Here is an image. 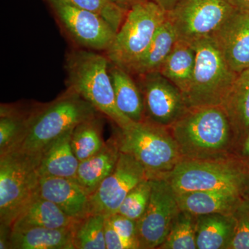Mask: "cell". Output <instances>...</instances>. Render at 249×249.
Here are the masks:
<instances>
[{
	"instance_id": "cell-14",
	"label": "cell",
	"mask_w": 249,
	"mask_h": 249,
	"mask_svg": "<svg viewBox=\"0 0 249 249\" xmlns=\"http://www.w3.org/2000/svg\"><path fill=\"white\" fill-rule=\"evenodd\" d=\"M210 38L232 71L249 68V16L236 9Z\"/></svg>"
},
{
	"instance_id": "cell-9",
	"label": "cell",
	"mask_w": 249,
	"mask_h": 249,
	"mask_svg": "<svg viewBox=\"0 0 249 249\" xmlns=\"http://www.w3.org/2000/svg\"><path fill=\"white\" fill-rule=\"evenodd\" d=\"M235 10L230 0H180L167 19L178 40L193 45L211 37Z\"/></svg>"
},
{
	"instance_id": "cell-24",
	"label": "cell",
	"mask_w": 249,
	"mask_h": 249,
	"mask_svg": "<svg viewBox=\"0 0 249 249\" xmlns=\"http://www.w3.org/2000/svg\"><path fill=\"white\" fill-rule=\"evenodd\" d=\"M178 40L173 26L167 19L156 33L145 53L127 72L131 75L140 76L160 71Z\"/></svg>"
},
{
	"instance_id": "cell-39",
	"label": "cell",
	"mask_w": 249,
	"mask_h": 249,
	"mask_svg": "<svg viewBox=\"0 0 249 249\" xmlns=\"http://www.w3.org/2000/svg\"><path fill=\"white\" fill-rule=\"evenodd\" d=\"M151 1L158 4L166 12H168L175 7V5L178 4L180 0H151Z\"/></svg>"
},
{
	"instance_id": "cell-4",
	"label": "cell",
	"mask_w": 249,
	"mask_h": 249,
	"mask_svg": "<svg viewBox=\"0 0 249 249\" xmlns=\"http://www.w3.org/2000/svg\"><path fill=\"white\" fill-rule=\"evenodd\" d=\"M97 112L84 98L67 88L53 102L37 107L25 137L15 149L42 154L54 141L80 123L97 116Z\"/></svg>"
},
{
	"instance_id": "cell-10",
	"label": "cell",
	"mask_w": 249,
	"mask_h": 249,
	"mask_svg": "<svg viewBox=\"0 0 249 249\" xmlns=\"http://www.w3.org/2000/svg\"><path fill=\"white\" fill-rule=\"evenodd\" d=\"M49 1L62 29L77 45L105 52L111 47L117 32L102 16L65 0Z\"/></svg>"
},
{
	"instance_id": "cell-20",
	"label": "cell",
	"mask_w": 249,
	"mask_h": 249,
	"mask_svg": "<svg viewBox=\"0 0 249 249\" xmlns=\"http://www.w3.org/2000/svg\"><path fill=\"white\" fill-rule=\"evenodd\" d=\"M222 107L231 125L236 147L249 134V68L238 73Z\"/></svg>"
},
{
	"instance_id": "cell-1",
	"label": "cell",
	"mask_w": 249,
	"mask_h": 249,
	"mask_svg": "<svg viewBox=\"0 0 249 249\" xmlns=\"http://www.w3.org/2000/svg\"><path fill=\"white\" fill-rule=\"evenodd\" d=\"M169 129L183 160L233 157L235 137L222 106L190 108Z\"/></svg>"
},
{
	"instance_id": "cell-17",
	"label": "cell",
	"mask_w": 249,
	"mask_h": 249,
	"mask_svg": "<svg viewBox=\"0 0 249 249\" xmlns=\"http://www.w3.org/2000/svg\"><path fill=\"white\" fill-rule=\"evenodd\" d=\"M117 137L114 133L106 142L101 151L80 162L74 179L91 196L115 168L120 156Z\"/></svg>"
},
{
	"instance_id": "cell-19",
	"label": "cell",
	"mask_w": 249,
	"mask_h": 249,
	"mask_svg": "<svg viewBox=\"0 0 249 249\" xmlns=\"http://www.w3.org/2000/svg\"><path fill=\"white\" fill-rule=\"evenodd\" d=\"M72 131L50 144L41 154L38 172L43 178H74L80 161L71 145Z\"/></svg>"
},
{
	"instance_id": "cell-31",
	"label": "cell",
	"mask_w": 249,
	"mask_h": 249,
	"mask_svg": "<svg viewBox=\"0 0 249 249\" xmlns=\"http://www.w3.org/2000/svg\"><path fill=\"white\" fill-rule=\"evenodd\" d=\"M77 7L92 11L104 18L116 32L124 22L127 11L111 2L110 0H65Z\"/></svg>"
},
{
	"instance_id": "cell-28",
	"label": "cell",
	"mask_w": 249,
	"mask_h": 249,
	"mask_svg": "<svg viewBox=\"0 0 249 249\" xmlns=\"http://www.w3.org/2000/svg\"><path fill=\"white\" fill-rule=\"evenodd\" d=\"M106 217L89 214L76 221L72 227L75 249H106L105 242Z\"/></svg>"
},
{
	"instance_id": "cell-18",
	"label": "cell",
	"mask_w": 249,
	"mask_h": 249,
	"mask_svg": "<svg viewBox=\"0 0 249 249\" xmlns=\"http://www.w3.org/2000/svg\"><path fill=\"white\" fill-rule=\"evenodd\" d=\"M245 196L231 191H194L177 194L180 210L196 216L232 214Z\"/></svg>"
},
{
	"instance_id": "cell-8",
	"label": "cell",
	"mask_w": 249,
	"mask_h": 249,
	"mask_svg": "<svg viewBox=\"0 0 249 249\" xmlns=\"http://www.w3.org/2000/svg\"><path fill=\"white\" fill-rule=\"evenodd\" d=\"M193 45L196 62L191 85L183 94L187 106H222L238 73L228 65L210 37Z\"/></svg>"
},
{
	"instance_id": "cell-29",
	"label": "cell",
	"mask_w": 249,
	"mask_h": 249,
	"mask_svg": "<svg viewBox=\"0 0 249 249\" xmlns=\"http://www.w3.org/2000/svg\"><path fill=\"white\" fill-rule=\"evenodd\" d=\"M196 216L180 210L160 249H197Z\"/></svg>"
},
{
	"instance_id": "cell-15",
	"label": "cell",
	"mask_w": 249,
	"mask_h": 249,
	"mask_svg": "<svg viewBox=\"0 0 249 249\" xmlns=\"http://www.w3.org/2000/svg\"><path fill=\"white\" fill-rule=\"evenodd\" d=\"M37 194L75 220L89 214V195L74 178L40 177Z\"/></svg>"
},
{
	"instance_id": "cell-21",
	"label": "cell",
	"mask_w": 249,
	"mask_h": 249,
	"mask_svg": "<svg viewBox=\"0 0 249 249\" xmlns=\"http://www.w3.org/2000/svg\"><path fill=\"white\" fill-rule=\"evenodd\" d=\"M235 227L233 214L196 216L197 249H229L235 235Z\"/></svg>"
},
{
	"instance_id": "cell-2",
	"label": "cell",
	"mask_w": 249,
	"mask_h": 249,
	"mask_svg": "<svg viewBox=\"0 0 249 249\" xmlns=\"http://www.w3.org/2000/svg\"><path fill=\"white\" fill-rule=\"evenodd\" d=\"M109 64L106 55L88 49L73 51L67 58V88L79 94L117 127L124 128L132 121L116 106Z\"/></svg>"
},
{
	"instance_id": "cell-34",
	"label": "cell",
	"mask_w": 249,
	"mask_h": 249,
	"mask_svg": "<svg viewBox=\"0 0 249 249\" xmlns=\"http://www.w3.org/2000/svg\"><path fill=\"white\" fill-rule=\"evenodd\" d=\"M105 242L106 249H127L124 240L106 217L105 222Z\"/></svg>"
},
{
	"instance_id": "cell-22",
	"label": "cell",
	"mask_w": 249,
	"mask_h": 249,
	"mask_svg": "<svg viewBox=\"0 0 249 249\" xmlns=\"http://www.w3.org/2000/svg\"><path fill=\"white\" fill-rule=\"evenodd\" d=\"M109 71L119 110L132 122L145 121L143 99L138 83L129 72L111 62Z\"/></svg>"
},
{
	"instance_id": "cell-12",
	"label": "cell",
	"mask_w": 249,
	"mask_h": 249,
	"mask_svg": "<svg viewBox=\"0 0 249 249\" xmlns=\"http://www.w3.org/2000/svg\"><path fill=\"white\" fill-rule=\"evenodd\" d=\"M137 76L145 121L169 128L190 109L182 92L160 71Z\"/></svg>"
},
{
	"instance_id": "cell-23",
	"label": "cell",
	"mask_w": 249,
	"mask_h": 249,
	"mask_svg": "<svg viewBox=\"0 0 249 249\" xmlns=\"http://www.w3.org/2000/svg\"><path fill=\"white\" fill-rule=\"evenodd\" d=\"M11 249H75L72 227L12 230Z\"/></svg>"
},
{
	"instance_id": "cell-5",
	"label": "cell",
	"mask_w": 249,
	"mask_h": 249,
	"mask_svg": "<svg viewBox=\"0 0 249 249\" xmlns=\"http://www.w3.org/2000/svg\"><path fill=\"white\" fill-rule=\"evenodd\" d=\"M165 179L177 194L231 191L245 196L249 190V170L234 156L222 160H183Z\"/></svg>"
},
{
	"instance_id": "cell-36",
	"label": "cell",
	"mask_w": 249,
	"mask_h": 249,
	"mask_svg": "<svg viewBox=\"0 0 249 249\" xmlns=\"http://www.w3.org/2000/svg\"><path fill=\"white\" fill-rule=\"evenodd\" d=\"M11 227L0 224V249H11Z\"/></svg>"
},
{
	"instance_id": "cell-37",
	"label": "cell",
	"mask_w": 249,
	"mask_h": 249,
	"mask_svg": "<svg viewBox=\"0 0 249 249\" xmlns=\"http://www.w3.org/2000/svg\"><path fill=\"white\" fill-rule=\"evenodd\" d=\"M237 11L249 16V0H230Z\"/></svg>"
},
{
	"instance_id": "cell-40",
	"label": "cell",
	"mask_w": 249,
	"mask_h": 249,
	"mask_svg": "<svg viewBox=\"0 0 249 249\" xmlns=\"http://www.w3.org/2000/svg\"><path fill=\"white\" fill-rule=\"evenodd\" d=\"M245 196L246 197L248 198V199H249V190L248 192H247V194H246Z\"/></svg>"
},
{
	"instance_id": "cell-38",
	"label": "cell",
	"mask_w": 249,
	"mask_h": 249,
	"mask_svg": "<svg viewBox=\"0 0 249 249\" xmlns=\"http://www.w3.org/2000/svg\"><path fill=\"white\" fill-rule=\"evenodd\" d=\"M111 2L119 6L121 9L127 11L130 9L134 5L137 4L142 0H110Z\"/></svg>"
},
{
	"instance_id": "cell-35",
	"label": "cell",
	"mask_w": 249,
	"mask_h": 249,
	"mask_svg": "<svg viewBox=\"0 0 249 249\" xmlns=\"http://www.w3.org/2000/svg\"><path fill=\"white\" fill-rule=\"evenodd\" d=\"M233 156L249 170V134L236 146Z\"/></svg>"
},
{
	"instance_id": "cell-32",
	"label": "cell",
	"mask_w": 249,
	"mask_h": 249,
	"mask_svg": "<svg viewBox=\"0 0 249 249\" xmlns=\"http://www.w3.org/2000/svg\"><path fill=\"white\" fill-rule=\"evenodd\" d=\"M235 235L229 249H249V199L243 198L233 212Z\"/></svg>"
},
{
	"instance_id": "cell-6",
	"label": "cell",
	"mask_w": 249,
	"mask_h": 249,
	"mask_svg": "<svg viewBox=\"0 0 249 249\" xmlns=\"http://www.w3.org/2000/svg\"><path fill=\"white\" fill-rule=\"evenodd\" d=\"M166 19V11L154 1H139L127 11L105 55L111 63L128 71L145 53Z\"/></svg>"
},
{
	"instance_id": "cell-3",
	"label": "cell",
	"mask_w": 249,
	"mask_h": 249,
	"mask_svg": "<svg viewBox=\"0 0 249 249\" xmlns=\"http://www.w3.org/2000/svg\"><path fill=\"white\" fill-rule=\"evenodd\" d=\"M115 134L121 152L132 155L148 179L166 178L183 160L168 127L143 121L118 127Z\"/></svg>"
},
{
	"instance_id": "cell-25",
	"label": "cell",
	"mask_w": 249,
	"mask_h": 249,
	"mask_svg": "<svg viewBox=\"0 0 249 249\" xmlns=\"http://www.w3.org/2000/svg\"><path fill=\"white\" fill-rule=\"evenodd\" d=\"M196 62V52L193 45L178 40L160 72L183 95L191 85Z\"/></svg>"
},
{
	"instance_id": "cell-33",
	"label": "cell",
	"mask_w": 249,
	"mask_h": 249,
	"mask_svg": "<svg viewBox=\"0 0 249 249\" xmlns=\"http://www.w3.org/2000/svg\"><path fill=\"white\" fill-rule=\"evenodd\" d=\"M106 217L124 240L127 249H139L137 221L118 213Z\"/></svg>"
},
{
	"instance_id": "cell-30",
	"label": "cell",
	"mask_w": 249,
	"mask_h": 249,
	"mask_svg": "<svg viewBox=\"0 0 249 249\" xmlns=\"http://www.w3.org/2000/svg\"><path fill=\"white\" fill-rule=\"evenodd\" d=\"M151 188L150 179L147 178L139 183L125 196L118 213L137 222L147 209Z\"/></svg>"
},
{
	"instance_id": "cell-16",
	"label": "cell",
	"mask_w": 249,
	"mask_h": 249,
	"mask_svg": "<svg viewBox=\"0 0 249 249\" xmlns=\"http://www.w3.org/2000/svg\"><path fill=\"white\" fill-rule=\"evenodd\" d=\"M76 221L67 215L54 203L36 193L19 211L11 225V229H67L73 227Z\"/></svg>"
},
{
	"instance_id": "cell-27",
	"label": "cell",
	"mask_w": 249,
	"mask_h": 249,
	"mask_svg": "<svg viewBox=\"0 0 249 249\" xmlns=\"http://www.w3.org/2000/svg\"><path fill=\"white\" fill-rule=\"evenodd\" d=\"M106 142L103 137L102 123L97 116L80 123L72 131V150L80 162L101 151Z\"/></svg>"
},
{
	"instance_id": "cell-11",
	"label": "cell",
	"mask_w": 249,
	"mask_h": 249,
	"mask_svg": "<svg viewBox=\"0 0 249 249\" xmlns=\"http://www.w3.org/2000/svg\"><path fill=\"white\" fill-rule=\"evenodd\" d=\"M150 180V200L137 222L139 249H159L180 211L176 193L170 183L165 178Z\"/></svg>"
},
{
	"instance_id": "cell-26",
	"label": "cell",
	"mask_w": 249,
	"mask_h": 249,
	"mask_svg": "<svg viewBox=\"0 0 249 249\" xmlns=\"http://www.w3.org/2000/svg\"><path fill=\"white\" fill-rule=\"evenodd\" d=\"M37 107L29 112H25L14 106L1 105L0 155L16 148L22 142L29 130Z\"/></svg>"
},
{
	"instance_id": "cell-13",
	"label": "cell",
	"mask_w": 249,
	"mask_h": 249,
	"mask_svg": "<svg viewBox=\"0 0 249 249\" xmlns=\"http://www.w3.org/2000/svg\"><path fill=\"white\" fill-rule=\"evenodd\" d=\"M147 178L142 165L132 155L121 152L112 173L89 196V214L108 217L116 213L129 192Z\"/></svg>"
},
{
	"instance_id": "cell-7",
	"label": "cell",
	"mask_w": 249,
	"mask_h": 249,
	"mask_svg": "<svg viewBox=\"0 0 249 249\" xmlns=\"http://www.w3.org/2000/svg\"><path fill=\"white\" fill-rule=\"evenodd\" d=\"M41 154L14 149L0 155V224L11 227L24 205L37 193Z\"/></svg>"
}]
</instances>
